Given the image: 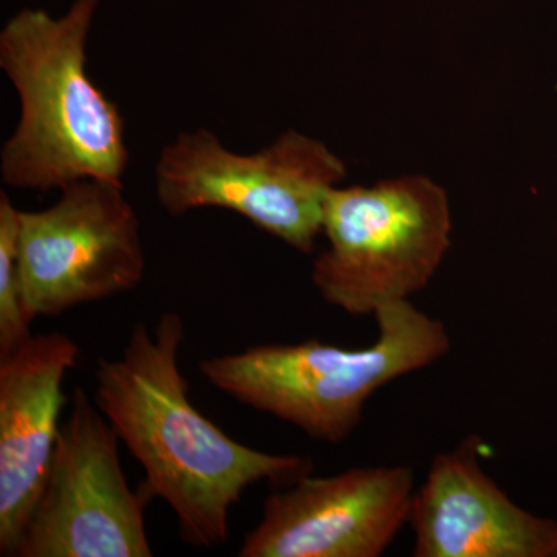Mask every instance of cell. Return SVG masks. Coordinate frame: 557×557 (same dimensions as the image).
Returning a JSON list of instances; mask_svg holds the SVG:
<instances>
[{
	"label": "cell",
	"instance_id": "5b68a950",
	"mask_svg": "<svg viewBox=\"0 0 557 557\" xmlns=\"http://www.w3.org/2000/svg\"><path fill=\"white\" fill-rule=\"evenodd\" d=\"M346 163L321 141L282 132L252 153L226 149L211 131L183 132L156 164V194L171 215L201 208L228 209L259 230L310 255L324 223L330 190Z\"/></svg>",
	"mask_w": 557,
	"mask_h": 557
},
{
	"label": "cell",
	"instance_id": "3957f363",
	"mask_svg": "<svg viewBox=\"0 0 557 557\" xmlns=\"http://www.w3.org/2000/svg\"><path fill=\"white\" fill-rule=\"evenodd\" d=\"M379 338L366 348L319 339L260 344L200 361L203 379L240 405L269 413L317 442H346L373 394L435 364L450 350L448 329L410 300L373 314Z\"/></svg>",
	"mask_w": 557,
	"mask_h": 557
},
{
	"label": "cell",
	"instance_id": "30bf717a",
	"mask_svg": "<svg viewBox=\"0 0 557 557\" xmlns=\"http://www.w3.org/2000/svg\"><path fill=\"white\" fill-rule=\"evenodd\" d=\"M79 348L64 333L32 336L0 358V555L14 556L60 434L62 381Z\"/></svg>",
	"mask_w": 557,
	"mask_h": 557
},
{
	"label": "cell",
	"instance_id": "8992f818",
	"mask_svg": "<svg viewBox=\"0 0 557 557\" xmlns=\"http://www.w3.org/2000/svg\"><path fill=\"white\" fill-rule=\"evenodd\" d=\"M119 435L76 388L17 557H150L141 491L121 467Z\"/></svg>",
	"mask_w": 557,
	"mask_h": 557
},
{
	"label": "cell",
	"instance_id": "6da1fadb",
	"mask_svg": "<svg viewBox=\"0 0 557 557\" xmlns=\"http://www.w3.org/2000/svg\"><path fill=\"white\" fill-rule=\"evenodd\" d=\"M183 341L178 313L135 325L121 357L98 362L94 401L141 465L143 496L170 505L186 544L211 548L228 541L231 511L249 486L292 485L313 461L249 448L199 412L180 369Z\"/></svg>",
	"mask_w": 557,
	"mask_h": 557
},
{
	"label": "cell",
	"instance_id": "277c9868",
	"mask_svg": "<svg viewBox=\"0 0 557 557\" xmlns=\"http://www.w3.org/2000/svg\"><path fill=\"white\" fill-rule=\"evenodd\" d=\"M322 234L327 248L313 262L314 288L350 317H373L423 292L442 267L453 234L448 193L426 175L336 186Z\"/></svg>",
	"mask_w": 557,
	"mask_h": 557
},
{
	"label": "cell",
	"instance_id": "52a82bcc",
	"mask_svg": "<svg viewBox=\"0 0 557 557\" xmlns=\"http://www.w3.org/2000/svg\"><path fill=\"white\" fill-rule=\"evenodd\" d=\"M20 267L33 318H54L138 287L146 256L123 185L81 180L42 211H20Z\"/></svg>",
	"mask_w": 557,
	"mask_h": 557
},
{
	"label": "cell",
	"instance_id": "9c48e42d",
	"mask_svg": "<svg viewBox=\"0 0 557 557\" xmlns=\"http://www.w3.org/2000/svg\"><path fill=\"white\" fill-rule=\"evenodd\" d=\"M469 435L432 460L409 525L416 557H557V520L519 507L482 467Z\"/></svg>",
	"mask_w": 557,
	"mask_h": 557
},
{
	"label": "cell",
	"instance_id": "7a4b0ae2",
	"mask_svg": "<svg viewBox=\"0 0 557 557\" xmlns=\"http://www.w3.org/2000/svg\"><path fill=\"white\" fill-rule=\"evenodd\" d=\"M100 0H75L60 17L24 9L0 32V69L20 98L0 175L21 190H62L81 180L123 185L129 163L119 106L87 73V39Z\"/></svg>",
	"mask_w": 557,
	"mask_h": 557
},
{
	"label": "cell",
	"instance_id": "ba28073f",
	"mask_svg": "<svg viewBox=\"0 0 557 557\" xmlns=\"http://www.w3.org/2000/svg\"><path fill=\"white\" fill-rule=\"evenodd\" d=\"M416 494L405 465L304 475L263 502L240 557H380L409 522Z\"/></svg>",
	"mask_w": 557,
	"mask_h": 557
},
{
	"label": "cell",
	"instance_id": "8fae6325",
	"mask_svg": "<svg viewBox=\"0 0 557 557\" xmlns=\"http://www.w3.org/2000/svg\"><path fill=\"white\" fill-rule=\"evenodd\" d=\"M20 209L0 193V358L16 350L28 338L35 318L25 300L20 267Z\"/></svg>",
	"mask_w": 557,
	"mask_h": 557
}]
</instances>
